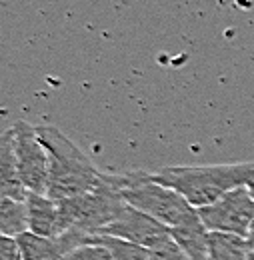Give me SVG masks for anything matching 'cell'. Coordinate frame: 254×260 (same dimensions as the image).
Instances as JSON below:
<instances>
[{
	"mask_svg": "<svg viewBox=\"0 0 254 260\" xmlns=\"http://www.w3.org/2000/svg\"><path fill=\"white\" fill-rule=\"evenodd\" d=\"M150 176L152 180L180 192L192 206L202 208L234 188L248 186L254 180V162L162 166L150 172Z\"/></svg>",
	"mask_w": 254,
	"mask_h": 260,
	"instance_id": "6da1fadb",
	"label": "cell"
},
{
	"mask_svg": "<svg viewBox=\"0 0 254 260\" xmlns=\"http://www.w3.org/2000/svg\"><path fill=\"white\" fill-rule=\"evenodd\" d=\"M38 138L48 154V186L46 194L54 200H66L94 190L102 172L90 158L56 126H36Z\"/></svg>",
	"mask_w": 254,
	"mask_h": 260,
	"instance_id": "7a4b0ae2",
	"label": "cell"
},
{
	"mask_svg": "<svg viewBox=\"0 0 254 260\" xmlns=\"http://www.w3.org/2000/svg\"><path fill=\"white\" fill-rule=\"evenodd\" d=\"M118 184H120L122 198L130 206L156 218L166 228L188 226V224L200 222L198 208L192 206L174 188H168L152 180L150 172L134 170L126 174H118Z\"/></svg>",
	"mask_w": 254,
	"mask_h": 260,
	"instance_id": "3957f363",
	"label": "cell"
},
{
	"mask_svg": "<svg viewBox=\"0 0 254 260\" xmlns=\"http://www.w3.org/2000/svg\"><path fill=\"white\" fill-rule=\"evenodd\" d=\"M64 232L80 230L86 234H100L126 206L122 198L118 174H104L94 190L86 194L58 200Z\"/></svg>",
	"mask_w": 254,
	"mask_h": 260,
	"instance_id": "277c9868",
	"label": "cell"
},
{
	"mask_svg": "<svg viewBox=\"0 0 254 260\" xmlns=\"http://www.w3.org/2000/svg\"><path fill=\"white\" fill-rule=\"evenodd\" d=\"M202 224L210 232H226L248 238L254 226V196L248 186L234 188L216 202L198 208Z\"/></svg>",
	"mask_w": 254,
	"mask_h": 260,
	"instance_id": "5b68a950",
	"label": "cell"
},
{
	"mask_svg": "<svg viewBox=\"0 0 254 260\" xmlns=\"http://www.w3.org/2000/svg\"><path fill=\"white\" fill-rule=\"evenodd\" d=\"M14 152L18 160V170L22 184L28 192L46 194L48 186V154L38 138L36 126L26 120L14 122Z\"/></svg>",
	"mask_w": 254,
	"mask_h": 260,
	"instance_id": "8992f818",
	"label": "cell"
},
{
	"mask_svg": "<svg viewBox=\"0 0 254 260\" xmlns=\"http://www.w3.org/2000/svg\"><path fill=\"white\" fill-rule=\"evenodd\" d=\"M100 234H110V236L122 238V240H128V242L140 244L144 248H152L154 244H158L162 238H166L170 234V230L162 222H158L156 218L148 216L146 212L130 206L126 202L122 212Z\"/></svg>",
	"mask_w": 254,
	"mask_h": 260,
	"instance_id": "52a82bcc",
	"label": "cell"
},
{
	"mask_svg": "<svg viewBox=\"0 0 254 260\" xmlns=\"http://www.w3.org/2000/svg\"><path fill=\"white\" fill-rule=\"evenodd\" d=\"M26 210H28V230L40 236L56 238L64 234L62 216H60V204L58 200L50 198L48 194L28 192L26 194Z\"/></svg>",
	"mask_w": 254,
	"mask_h": 260,
	"instance_id": "ba28073f",
	"label": "cell"
},
{
	"mask_svg": "<svg viewBox=\"0 0 254 260\" xmlns=\"http://www.w3.org/2000/svg\"><path fill=\"white\" fill-rule=\"evenodd\" d=\"M26 194L14 152V130L8 128L0 138V196L26 200Z\"/></svg>",
	"mask_w": 254,
	"mask_h": 260,
	"instance_id": "9c48e42d",
	"label": "cell"
},
{
	"mask_svg": "<svg viewBox=\"0 0 254 260\" xmlns=\"http://www.w3.org/2000/svg\"><path fill=\"white\" fill-rule=\"evenodd\" d=\"M250 250L252 246L244 236L208 230V258L206 260H248Z\"/></svg>",
	"mask_w": 254,
	"mask_h": 260,
	"instance_id": "30bf717a",
	"label": "cell"
},
{
	"mask_svg": "<svg viewBox=\"0 0 254 260\" xmlns=\"http://www.w3.org/2000/svg\"><path fill=\"white\" fill-rule=\"evenodd\" d=\"M170 236L182 246V250L188 254L190 260H206L208 258V228L200 222L188 226L168 228Z\"/></svg>",
	"mask_w": 254,
	"mask_h": 260,
	"instance_id": "8fae6325",
	"label": "cell"
},
{
	"mask_svg": "<svg viewBox=\"0 0 254 260\" xmlns=\"http://www.w3.org/2000/svg\"><path fill=\"white\" fill-rule=\"evenodd\" d=\"M28 232V210L24 200L0 196V234L20 236Z\"/></svg>",
	"mask_w": 254,
	"mask_h": 260,
	"instance_id": "7c38bea8",
	"label": "cell"
},
{
	"mask_svg": "<svg viewBox=\"0 0 254 260\" xmlns=\"http://www.w3.org/2000/svg\"><path fill=\"white\" fill-rule=\"evenodd\" d=\"M88 242L102 244L104 248H108L114 260H150V250L148 248H144L140 244H134V242H128V240H122V238H116V236H110V234H90Z\"/></svg>",
	"mask_w": 254,
	"mask_h": 260,
	"instance_id": "4fadbf2b",
	"label": "cell"
},
{
	"mask_svg": "<svg viewBox=\"0 0 254 260\" xmlns=\"http://www.w3.org/2000/svg\"><path fill=\"white\" fill-rule=\"evenodd\" d=\"M148 250H150V260H190L188 254L182 250V246L170 234Z\"/></svg>",
	"mask_w": 254,
	"mask_h": 260,
	"instance_id": "5bb4252c",
	"label": "cell"
},
{
	"mask_svg": "<svg viewBox=\"0 0 254 260\" xmlns=\"http://www.w3.org/2000/svg\"><path fill=\"white\" fill-rule=\"evenodd\" d=\"M62 260H114V256L102 244L88 242V244H82V246L70 250Z\"/></svg>",
	"mask_w": 254,
	"mask_h": 260,
	"instance_id": "9a60e30c",
	"label": "cell"
},
{
	"mask_svg": "<svg viewBox=\"0 0 254 260\" xmlns=\"http://www.w3.org/2000/svg\"><path fill=\"white\" fill-rule=\"evenodd\" d=\"M0 260H22L20 244L14 236L0 234Z\"/></svg>",
	"mask_w": 254,
	"mask_h": 260,
	"instance_id": "2e32d148",
	"label": "cell"
},
{
	"mask_svg": "<svg viewBox=\"0 0 254 260\" xmlns=\"http://www.w3.org/2000/svg\"><path fill=\"white\" fill-rule=\"evenodd\" d=\"M248 242H250V246L254 248V226H252V232H250V236H248Z\"/></svg>",
	"mask_w": 254,
	"mask_h": 260,
	"instance_id": "e0dca14e",
	"label": "cell"
},
{
	"mask_svg": "<svg viewBox=\"0 0 254 260\" xmlns=\"http://www.w3.org/2000/svg\"><path fill=\"white\" fill-rule=\"evenodd\" d=\"M248 188H250V192H252V196H254V180L250 182V184H248Z\"/></svg>",
	"mask_w": 254,
	"mask_h": 260,
	"instance_id": "ac0fdd59",
	"label": "cell"
},
{
	"mask_svg": "<svg viewBox=\"0 0 254 260\" xmlns=\"http://www.w3.org/2000/svg\"><path fill=\"white\" fill-rule=\"evenodd\" d=\"M248 260H254V248L250 250V258H248Z\"/></svg>",
	"mask_w": 254,
	"mask_h": 260,
	"instance_id": "d6986e66",
	"label": "cell"
}]
</instances>
